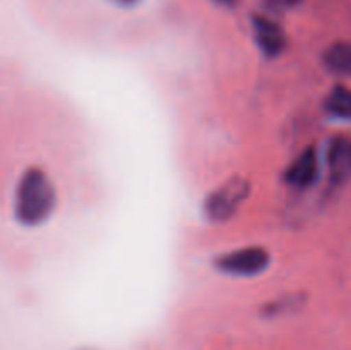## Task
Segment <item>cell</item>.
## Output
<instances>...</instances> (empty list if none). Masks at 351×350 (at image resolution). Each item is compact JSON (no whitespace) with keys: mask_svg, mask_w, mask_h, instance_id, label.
<instances>
[{"mask_svg":"<svg viewBox=\"0 0 351 350\" xmlns=\"http://www.w3.org/2000/svg\"><path fill=\"white\" fill-rule=\"evenodd\" d=\"M250 194V180L242 175L228 178L206 198L202 211L211 223H225L239 213Z\"/></svg>","mask_w":351,"mask_h":350,"instance_id":"cell-2","label":"cell"},{"mask_svg":"<svg viewBox=\"0 0 351 350\" xmlns=\"http://www.w3.org/2000/svg\"><path fill=\"white\" fill-rule=\"evenodd\" d=\"M302 301H304V299H302L300 295H287V297H281V299H276V301L269 302V304L263 309V312L266 316H271V318L287 314V312L290 311H297L298 305L302 304Z\"/></svg>","mask_w":351,"mask_h":350,"instance_id":"cell-9","label":"cell"},{"mask_svg":"<svg viewBox=\"0 0 351 350\" xmlns=\"http://www.w3.org/2000/svg\"><path fill=\"white\" fill-rule=\"evenodd\" d=\"M328 168L331 182L336 185L345 184L351 177V137L339 134L329 141Z\"/></svg>","mask_w":351,"mask_h":350,"instance_id":"cell-6","label":"cell"},{"mask_svg":"<svg viewBox=\"0 0 351 350\" xmlns=\"http://www.w3.org/2000/svg\"><path fill=\"white\" fill-rule=\"evenodd\" d=\"M110 2L115 3V5H119V7H132V5H136L139 0H110Z\"/></svg>","mask_w":351,"mask_h":350,"instance_id":"cell-11","label":"cell"},{"mask_svg":"<svg viewBox=\"0 0 351 350\" xmlns=\"http://www.w3.org/2000/svg\"><path fill=\"white\" fill-rule=\"evenodd\" d=\"M326 69L336 75H351V40L336 41L324 51Z\"/></svg>","mask_w":351,"mask_h":350,"instance_id":"cell-7","label":"cell"},{"mask_svg":"<svg viewBox=\"0 0 351 350\" xmlns=\"http://www.w3.org/2000/svg\"><path fill=\"white\" fill-rule=\"evenodd\" d=\"M252 30L256 43L263 55L267 58H276L287 50L288 38L283 27L266 16H254L252 17Z\"/></svg>","mask_w":351,"mask_h":350,"instance_id":"cell-4","label":"cell"},{"mask_svg":"<svg viewBox=\"0 0 351 350\" xmlns=\"http://www.w3.org/2000/svg\"><path fill=\"white\" fill-rule=\"evenodd\" d=\"M266 3L274 10H290L300 5L302 0H266Z\"/></svg>","mask_w":351,"mask_h":350,"instance_id":"cell-10","label":"cell"},{"mask_svg":"<svg viewBox=\"0 0 351 350\" xmlns=\"http://www.w3.org/2000/svg\"><path fill=\"white\" fill-rule=\"evenodd\" d=\"M271 264V254L261 246H249L230 250L216 257L215 266L228 277L249 278L264 273Z\"/></svg>","mask_w":351,"mask_h":350,"instance_id":"cell-3","label":"cell"},{"mask_svg":"<svg viewBox=\"0 0 351 350\" xmlns=\"http://www.w3.org/2000/svg\"><path fill=\"white\" fill-rule=\"evenodd\" d=\"M215 2L219 3V5L228 7V9H232V7H235L237 3H239V0H215Z\"/></svg>","mask_w":351,"mask_h":350,"instance_id":"cell-12","label":"cell"},{"mask_svg":"<svg viewBox=\"0 0 351 350\" xmlns=\"http://www.w3.org/2000/svg\"><path fill=\"white\" fill-rule=\"evenodd\" d=\"M57 206V191L45 170L31 167L21 175L14 198V215L24 226L47 222Z\"/></svg>","mask_w":351,"mask_h":350,"instance_id":"cell-1","label":"cell"},{"mask_svg":"<svg viewBox=\"0 0 351 350\" xmlns=\"http://www.w3.org/2000/svg\"><path fill=\"white\" fill-rule=\"evenodd\" d=\"M324 110L339 120H351V89L345 84H336L328 93Z\"/></svg>","mask_w":351,"mask_h":350,"instance_id":"cell-8","label":"cell"},{"mask_svg":"<svg viewBox=\"0 0 351 350\" xmlns=\"http://www.w3.org/2000/svg\"><path fill=\"white\" fill-rule=\"evenodd\" d=\"M319 156L315 148L308 146L302 151L285 170L283 177L288 185L295 189H308L317 182L319 178Z\"/></svg>","mask_w":351,"mask_h":350,"instance_id":"cell-5","label":"cell"}]
</instances>
